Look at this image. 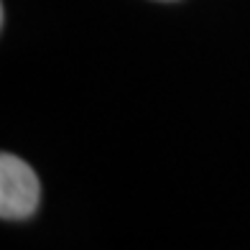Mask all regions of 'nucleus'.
I'll use <instances>...</instances> for the list:
<instances>
[{
  "label": "nucleus",
  "instance_id": "obj_1",
  "mask_svg": "<svg viewBox=\"0 0 250 250\" xmlns=\"http://www.w3.org/2000/svg\"><path fill=\"white\" fill-rule=\"evenodd\" d=\"M41 187L36 171L13 153L0 156V217L5 222L28 220L39 207Z\"/></svg>",
  "mask_w": 250,
  "mask_h": 250
}]
</instances>
